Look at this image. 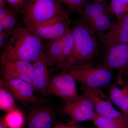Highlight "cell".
Segmentation results:
<instances>
[{"instance_id":"cell-1","label":"cell","mask_w":128,"mask_h":128,"mask_svg":"<svg viewBox=\"0 0 128 128\" xmlns=\"http://www.w3.org/2000/svg\"><path fill=\"white\" fill-rule=\"evenodd\" d=\"M44 41L30 28L21 27L9 38L1 56L10 60L34 62L44 54Z\"/></svg>"},{"instance_id":"cell-2","label":"cell","mask_w":128,"mask_h":128,"mask_svg":"<svg viewBox=\"0 0 128 128\" xmlns=\"http://www.w3.org/2000/svg\"><path fill=\"white\" fill-rule=\"evenodd\" d=\"M71 29L74 50L69 68L93 63L100 50L96 33L80 18L74 23Z\"/></svg>"},{"instance_id":"cell-3","label":"cell","mask_w":128,"mask_h":128,"mask_svg":"<svg viewBox=\"0 0 128 128\" xmlns=\"http://www.w3.org/2000/svg\"><path fill=\"white\" fill-rule=\"evenodd\" d=\"M66 12L60 0H28L21 14L22 22L26 27H32Z\"/></svg>"},{"instance_id":"cell-4","label":"cell","mask_w":128,"mask_h":128,"mask_svg":"<svg viewBox=\"0 0 128 128\" xmlns=\"http://www.w3.org/2000/svg\"><path fill=\"white\" fill-rule=\"evenodd\" d=\"M112 70L104 64L92 63L72 66L66 72L80 84L100 89L112 82L113 78Z\"/></svg>"},{"instance_id":"cell-5","label":"cell","mask_w":128,"mask_h":128,"mask_svg":"<svg viewBox=\"0 0 128 128\" xmlns=\"http://www.w3.org/2000/svg\"><path fill=\"white\" fill-rule=\"evenodd\" d=\"M107 2H96L85 5L80 18L84 21L98 36L113 26L107 9Z\"/></svg>"},{"instance_id":"cell-6","label":"cell","mask_w":128,"mask_h":128,"mask_svg":"<svg viewBox=\"0 0 128 128\" xmlns=\"http://www.w3.org/2000/svg\"><path fill=\"white\" fill-rule=\"evenodd\" d=\"M69 12L40 25L29 28L44 41L62 38L71 30Z\"/></svg>"},{"instance_id":"cell-7","label":"cell","mask_w":128,"mask_h":128,"mask_svg":"<svg viewBox=\"0 0 128 128\" xmlns=\"http://www.w3.org/2000/svg\"><path fill=\"white\" fill-rule=\"evenodd\" d=\"M63 111L68 117V123L71 124L92 120L96 113L92 101L84 94L73 100L65 102Z\"/></svg>"},{"instance_id":"cell-8","label":"cell","mask_w":128,"mask_h":128,"mask_svg":"<svg viewBox=\"0 0 128 128\" xmlns=\"http://www.w3.org/2000/svg\"><path fill=\"white\" fill-rule=\"evenodd\" d=\"M80 86L83 94L92 101L96 113L108 118L120 120L128 124L126 118L114 106L109 96L100 89L88 87L80 84Z\"/></svg>"},{"instance_id":"cell-9","label":"cell","mask_w":128,"mask_h":128,"mask_svg":"<svg viewBox=\"0 0 128 128\" xmlns=\"http://www.w3.org/2000/svg\"><path fill=\"white\" fill-rule=\"evenodd\" d=\"M48 94L62 98L65 102L73 100L80 96L76 80L67 72L62 71L50 79Z\"/></svg>"},{"instance_id":"cell-10","label":"cell","mask_w":128,"mask_h":128,"mask_svg":"<svg viewBox=\"0 0 128 128\" xmlns=\"http://www.w3.org/2000/svg\"><path fill=\"white\" fill-rule=\"evenodd\" d=\"M0 82L10 90L14 96L22 102L38 104L41 101L36 96L32 86L27 82L16 76L2 73Z\"/></svg>"},{"instance_id":"cell-11","label":"cell","mask_w":128,"mask_h":128,"mask_svg":"<svg viewBox=\"0 0 128 128\" xmlns=\"http://www.w3.org/2000/svg\"><path fill=\"white\" fill-rule=\"evenodd\" d=\"M104 63L108 67L119 71L122 76L128 70V43L116 44L106 49Z\"/></svg>"},{"instance_id":"cell-12","label":"cell","mask_w":128,"mask_h":128,"mask_svg":"<svg viewBox=\"0 0 128 128\" xmlns=\"http://www.w3.org/2000/svg\"><path fill=\"white\" fill-rule=\"evenodd\" d=\"M116 22L106 34L99 35L105 48L128 43V13L116 16Z\"/></svg>"},{"instance_id":"cell-13","label":"cell","mask_w":128,"mask_h":128,"mask_svg":"<svg viewBox=\"0 0 128 128\" xmlns=\"http://www.w3.org/2000/svg\"><path fill=\"white\" fill-rule=\"evenodd\" d=\"M34 69L33 87L41 96L48 94V90L50 83L49 70L48 67L53 64L48 57L44 52L41 57L32 62Z\"/></svg>"},{"instance_id":"cell-14","label":"cell","mask_w":128,"mask_h":128,"mask_svg":"<svg viewBox=\"0 0 128 128\" xmlns=\"http://www.w3.org/2000/svg\"><path fill=\"white\" fill-rule=\"evenodd\" d=\"M1 66L2 74L21 78L32 85L34 75L32 63L24 60H10L1 56Z\"/></svg>"},{"instance_id":"cell-15","label":"cell","mask_w":128,"mask_h":128,"mask_svg":"<svg viewBox=\"0 0 128 128\" xmlns=\"http://www.w3.org/2000/svg\"><path fill=\"white\" fill-rule=\"evenodd\" d=\"M54 114L49 108L41 106L30 113L28 118V128H53L55 126Z\"/></svg>"},{"instance_id":"cell-16","label":"cell","mask_w":128,"mask_h":128,"mask_svg":"<svg viewBox=\"0 0 128 128\" xmlns=\"http://www.w3.org/2000/svg\"><path fill=\"white\" fill-rule=\"evenodd\" d=\"M19 15L8 4L0 8V32H6L12 36L22 26Z\"/></svg>"},{"instance_id":"cell-17","label":"cell","mask_w":128,"mask_h":128,"mask_svg":"<svg viewBox=\"0 0 128 128\" xmlns=\"http://www.w3.org/2000/svg\"><path fill=\"white\" fill-rule=\"evenodd\" d=\"M109 96L112 103L118 107L124 112L128 114V90L124 86L119 88L115 82L110 85Z\"/></svg>"},{"instance_id":"cell-18","label":"cell","mask_w":128,"mask_h":128,"mask_svg":"<svg viewBox=\"0 0 128 128\" xmlns=\"http://www.w3.org/2000/svg\"><path fill=\"white\" fill-rule=\"evenodd\" d=\"M62 54L59 68L62 71L66 72L69 69L70 63L74 50V38L72 29L61 38Z\"/></svg>"},{"instance_id":"cell-19","label":"cell","mask_w":128,"mask_h":128,"mask_svg":"<svg viewBox=\"0 0 128 128\" xmlns=\"http://www.w3.org/2000/svg\"><path fill=\"white\" fill-rule=\"evenodd\" d=\"M44 52L50 60L53 66L59 68L62 54L61 38L44 42Z\"/></svg>"},{"instance_id":"cell-20","label":"cell","mask_w":128,"mask_h":128,"mask_svg":"<svg viewBox=\"0 0 128 128\" xmlns=\"http://www.w3.org/2000/svg\"><path fill=\"white\" fill-rule=\"evenodd\" d=\"M92 121L96 128H128V124L124 121L104 116L96 113Z\"/></svg>"},{"instance_id":"cell-21","label":"cell","mask_w":128,"mask_h":128,"mask_svg":"<svg viewBox=\"0 0 128 128\" xmlns=\"http://www.w3.org/2000/svg\"><path fill=\"white\" fill-rule=\"evenodd\" d=\"M15 101L9 90L0 82V109L9 112L16 109Z\"/></svg>"},{"instance_id":"cell-22","label":"cell","mask_w":128,"mask_h":128,"mask_svg":"<svg viewBox=\"0 0 128 128\" xmlns=\"http://www.w3.org/2000/svg\"><path fill=\"white\" fill-rule=\"evenodd\" d=\"M3 118L8 128H22L24 125L23 114L18 108L8 112Z\"/></svg>"},{"instance_id":"cell-23","label":"cell","mask_w":128,"mask_h":128,"mask_svg":"<svg viewBox=\"0 0 128 128\" xmlns=\"http://www.w3.org/2000/svg\"><path fill=\"white\" fill-rule=\"evenodd\" d=\"M108 12L111 16H116L128 13V0H110L107 5Z\"/></svg>"},{"instance_id":"cell-24","label":"cell","mask_w":128,"mask_h":128,"mask_svg":"<svg viewBox=\"0 0 128 128\" xmlns=\"http://www.w3.org/2000/svg\"><path fill=\"white\" fill-rule=\"evenodd\" d=\"M87 0H60L66 6L70 12L80 14L83 10Z\"/></svg>"},{"instance_id":"cell-25","label":"cell","mask_w":128,"mask_h":128,"mask_svg":"<svg viewBox=\"0 0 128 128\" xmlns=\"http://www.w3.org/2000/svg\"><path fill=\"white\" fill-rule=\"evenodd\" d=\"M7 4L19 14H22L28 0H6Z\"/></svg>"},{"instance_id":"cell-26","label":"cell","mask_w":128,"mask_h":128,"mask_svg":"<svg viewBox=\"0 0 128 128\" xmlns=\"http://www.w3.org/2000/svg\"><path fill=\"white\" fill-rule=\"evenodd\" d=\"M11 36L6 32H0V50L1 52Z\"/></svg>"},{"instance_id":"cell-27","label":"cell","mask_w":128,"mask_h":128,"mask_svg":"<svg viewBox=\"0 0 128 128\" xmlns=\"http://www.w3.org/2000/svg\"><path fill=\"white\" fill-rule=\"evenodd\" d=\"M53 128H86L79 124H71L67 123H59L56 124Z\"/></svg>"},{"instance_id":"cell-28","label":"cell","mask_w":128,"mask_h":128,"mask_svg":"<svg viewBox=\"0 0 128 128\" xmlns=\"http://www.w3.org/2000/svg\"><path fill=\"white\" fill-rule=\"evenodd\" d=\"M0 128H8L4 122L3 117L1 118L0 120Z\"/></svg>"},{"instance_id":"cell-29","label":"cell","mask_w":128,"mask_h":128,"mask_svg":"<svg viewBox=\"0 0 128 128\" xmlns=\"http://www.w3.org/2000/svg\"><path fill=\"white\" fill-rule=\"evenodd\" d=\"M6 0H0V8L4 7L7 4Z\"/></svg>"},{"instance_id":"cell-30","label":"cell","mask_w":128,"mask_h":128,"mask_svg":"<svg viewBox=\"0 0 128 128\" xmlns=\"http://www.w3.org/2000/svg\"><path fill=\"white\" fill-rule=\"evenodd\" d=\"M95 2H107V1L108 0H94Z\"/></svg>"},{"instance_id":"cell-31","label":"cell","mask_w":128,"mask_h":128,"mask_svg":"<svg viewBox=\"0 0 128 128\" xmlns=\"http://www.w3.org/2000/svg\"><path fill=\"white\" fill-rule=\"evenodd\" d=\"M124 86L127 88V89L128 90V82H127V83L125 85H124Z\"/></svg>"},{"instance_id":"cell-32","label":"cell","mask_w":128,"mask_h":128,"mask_svg":"<svg viewBox=\"0 0 128 128\" xmlns=\"http://www.w3.org/2000/svg\"></svg>"}]
</instances>
